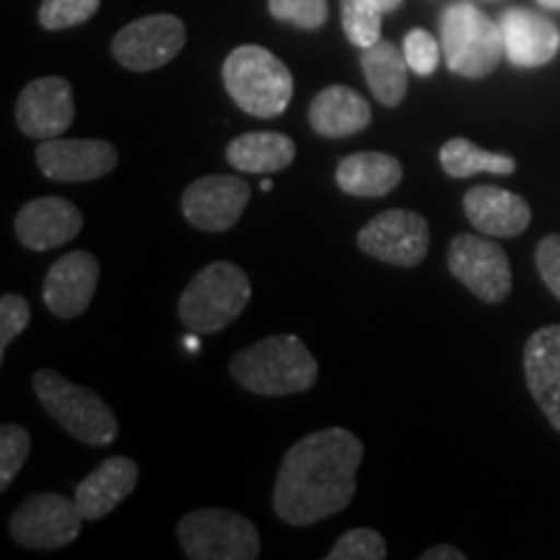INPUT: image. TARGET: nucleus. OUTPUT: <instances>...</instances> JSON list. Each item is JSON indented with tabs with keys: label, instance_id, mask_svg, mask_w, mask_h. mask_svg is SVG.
I'll return each instance as SVG.
<instances>
[{
	"label": "nucleus",
	"instance_id": "1",
	"mask_svg": "<svg viewBox=\"0 0 560 560\" xmlns=\"http://www.w3.org/2000/svg\"><path fill=\"white\" fill-rule=\"evenodd\" d=\"M363 444L346 429H322L304 436L280 462L272 509L285 524L310 527L340 514L355 495Z\"/></svg>",
	"mask_w": 560,
	"mask_h": 560
},
{
	"label": "nucleus",
	"instance_id": "2",
	"mask_svg": "<svg viewBox=\"0 0 560 560\" xmlns=\"http://www.w3.org/2000/svg\"><path fill=\"white\" fill-rule=\"evenodd\" d=\"M229 371L240 387L262 397L299 395L312 389L319 376L317 361L296 335H270L240 350L229 361Z\"/></svg>",
	"mask_w": 560,
	"mask_h": 560
},
{
	"label": "nucleus",
	"instance_id": "3",
	"mask_svg": "<svg viewBox=\"0 0 560 560\" xmlns=\"http://www.w3.org/2000/svg\"><path fill=\"white\" fill-rule=\"evenodd\" d=\"M223 86L240 109L260 120L283 115L293 96V75L260 45H242L223 60Z\"/></svg>",
	"mask_w": 560,
	"mask_h": 560
},
{
	"label": "nucleus",
	"instance_id": "4",
	"mask_svg": "<svg viewBox=\"0 0 560 560\" xmlns=\"http://www.w3.org/2000/svg\"><path fill=\"white\" fill-rule=\"evenodd\" d=\"M439 26L446 66L462 79H486L506 55L501 24L467 0H452L441 11Z\"/></svg>",
	"mask_w": 560,
	"mask_h": 560
},
{
	"label": "nucleus",
	"instance_id": "5",
	"mask_svg": "<svg viewBox=\"0 0 560 560\" xmlns=\"http://www.w3.org/2000/svg\"><path fill=\"white\" fill-rule=\"evenodd\" d=\"M252 299V280L240 265L210 262L179 296V319L198 335L226 330Z\"/></svg>",
	"mask_w": 560,
	"mask_h": 560
},
{
	"label": "nucleus",
	"instance_id": "6",
	"mask_svg": "<svg viewBox=\"0 0 560 560\" xmlns=\"http://www.w3.org/2000/svg\"><path fill=\"white\" fill-rule=\"evenodd\" d=\"M32 387L47 416L58 420L62 429L81 444L109 446L120 436V423H117L115 412L96 392L68 382L52 369L37 371Z\"/></svg>",
	"mask_w": 560,
	"mask_h": 560
},
{
	"label": "nucleus",
	"instance_id": "7",
	"mask_svg": "<svg viewBox=\"0 0 560 560\" xmlns=\"http://www.w3.org/2000/svg\"><path fill=\"white\" fill-rule=\"evenodd\" d=\"M177 540L190 560H255L262 548L255 524L229 509H198L182 516Z\"/></svg>",
	"mask_w": 560,
	"mask_h": 560
},
{
	"label": "nucleus",
	"instance_id": "8",
	"mask_svg": "<svg viewBox=\"0 0 560 560\" xmlns=\"http://www.w3.org/2000/svg\"><path fill=\"white\" fill-rule=\"evenodd\" d=\"M83 514L60 493H37L13 511L9 532L21 548L60 550L81 535Z\"/></svg>",
	"mask_w": 560,
	"mask_h": 560
},
{
	"label": "nucleus",
	"instance_id": "9",
	"mask_svg": "<svg viewBox=\"0 0 560 560\" xmlns=\"http://www.w3.org/2000/svg\"><path fill=\"white\" fill-rule=\"evenodd\" d=\"M429 221L416 210L392 208L359 231V249L395 268H418L429 255Z\"/></svg>",
	"mask_w": 560,
	"mask_h": 560
},
{
	"label": "nucleus",
	"instance_id": "10",
	"mask_svg": "<svg viewBox=\"0 0 560 560\" xmlns=\"http://www.w3.org/2000/svg\"><path fill=\"white\" fill-rule=\"evenodd\" d=\"M185 42L187 30L182 19L172 13H156L122 26L112 39V55L132 73H149L177 58Z\"/></svg>",
	"mask_w": 560,
	"mask_h": 560
},
{
	"label": "nucleus",
	"instance_id": "11",
	"mask_svg": "<svg viewBox=\"0 0 560 560\" xmlns=\"http://www.w3.org/2000/svg\"><path fill=\"white\" fill-rule=\"evenodd\" d=\"M452 276L486 304H501L511 293V262L501 244L475 234H459L446 255Z\"/></svg>",
	"mask_w": 560,
	"mask_h": 560
},
{
	"label": "nucleus",
	"instance_id": "12",
	"mask_svg": "<svg viewBox=\"0 0 560 560\" xmlns=\"http://www.w3.org/2000/svg\"><path fill=\"white\" fill-rule=\"evenodd\" d=\"M252 198L249 185L234 174H208L182 195V213L190 226L210 234L234 229Z\"/></svg>",
	"mask_w": 560,
	"mask_h": 560
},
{
	"label": "nucleus",
	"instance_id": "13",
	"mask_svg": "<svg viewBox=\"0 0 560 560\" xmlns=\"http://www.w3.org/2000/svg\"><path fill=\"white\" fill-rule=\"evenodd\" d=\"M34 156H37V166L42 174L52 182L102 179L107 177V174L117 166V161H120L115 145L96 138L42 140L37 151H34Z\"/></svg>",
	"mask_w": 560,
	"mask_h": 560
},
{
	"label": "nucleus",
	"instance_id": "14",
	"mask_svg": "<svg viewBox=\"0 0 560 560\" xmlns=\"http://www.w3.org/2000/svg\"><path fill=\"white\" fill-rule=\"evenodd\" d=\"M75 120L73 89L60 75L26 83L16 102V125L24 136L50 140L66 132Z\"/></svg>",
	"mask_w": 560,
	"mask_h": 560
},
{
	"label": "nucleus",
	"instance_id": "15",
	"mask_svg": "<svg viewBox=\"0 0 560 560\" xmlns=\"http://www.w3.org/2000/svg\"><path fill=\"white\" fill-rule=\"evenodd\" d=\"M100 285V260L91 252H70L47 270L42 299L55 317L75 319L89 310Z\"/></svg>",
	"mask_w": 560,
	"mask_h": 560
},
{
	"label": "nucleus",
	"instance_id": "16",
	"mask_svg": "<svg viewBox=\"0 0 560 560\" xmlns=\"http://www.w3.org/2000/svg\"><path fill=\"white\" fill-rule=\"evenodd\" d=\"M16 236L26 249L47 252L81 234L83 215L66 198H34L16 213Z\"/></svg>",
	"mask_w": 560,
	"mask_h": 560
},
{
	"label": "nucleus",
	"instance_id": "17",
	"mask_svg": "<svg viewBox=\"0 0 560 560\" xmlns=\"http://www.w3.org/2000/svg\"><path fill=\"white\" fill-rule=\"evenodd\" d=\"M503 50L516 68H540L560 50V30L542 13L527 9H509L501 16Z\"/></svg>",
	"mask_w": 560,
	"mask_h": 560
},
{
	"label": "nucleus",
	"instance_id": "18",
	"mask_svg": "<svg viewBox=\"0 0 560 560\" xmlns=\"http://www.w3.org/2000/svg\"><path fill=\"white\" fill-rule=\"evenodd\" d=\"M524 376L545 418L560 431V325L542 327L527 340Z\"/></svg>",
	"mask_w": 560,
	"mask_h": 560
},
{
	"label": "nucleus",
	"instance_id": "19",
	"mask_svg": "<svg viewBox=\"0 0 560 560\" xmlns=\"http://www.w3.org/2000/svg\"><path fill=\"white\" fill-rule=\"evenodd\" d=\"M138 475V465L130 457H109L100 467H94L86 480L75 486L73 501L83 520L96 522L112 514L136 490Z\"/></svg>",
	"mask_w": 560,
	"mask_h": 560
},
{
	"label": "nucleus",
	"instance_id": "20",
	"mask_svg": "<svg viewBox=\"0 0 560 560\" xmlns=\"http://www.w3.org/2000/svg\"><path fill=\"white\" fill-rule=\"evenodd\" d=\"M467 221L486 236H520L529 226L532 210L516 192L493 185H478L462 200Z\"/></svg>",
	"mask_w": 560,
	"mask_h": 560
},
{
	"label": "nucleus",
	"instance_id": "21",
	"mask_svg": "<svg viewBox=\"0 0 560 560\" xmlns=\"http://www.w3.org/2000/svg\"><path fill=\"white\" fill-rule=\"evenodd\" d=\"M371 107L355 89L327 86L310 104V125L322 138H348L366 130Z\"/></svg>",
	"mask_w": 560,
	"mask_h": 560
},
{
	"label": "nucleus",
	"instance_id": "22",
	"mask_svg": "<svg viewBox=\"0 0 560 560\" xmlns=\"http://www.w3.org/2000/svg\"><path fill=\"white\" fill-rule=\"evenodd\" d=\"M335 179L340 190L353 198H384L402 182V164L389 153H353L340 161Z\"/></svg>",
	"mask_w": 560,
	"mask_h": 560
},
{
	"label": "nucleus",
	"instance_id": "23",
	"mask_svg": "<svg viewBox=\"0 0 560 560\" xmlns=\"http://www.w3.org/2000/svg\"><path fill=\"white\" fill-rule=\"evenodd\" d=\"M296 159V143L283 132H244L226 145V161L240 174H276Z\"/></svg>",
	"mask_w": 560,
	"mask_h": 560
},
{
	"label": "nucleus",
	"instance_id": "24",
	"mask_svg": "<svg viewBox=\"0 0 560 560\" xmlns=\"http://www.w3.org/2000/svg\"><path fill=\"white\" fill-rule=\"evenodd\" d=\"M361 68L374 100L382 107H397L408 94V60L405 52L389 39H380L376 45L361 52Z\"/></svg>",
	"mask_w": 560,
	"mask_h": 560
},
{
	"label": "nucleus",
	"instance_id": "25",
	"mask_svg": "<svg viewBox=\"0 0 560 560\" xmlns=\"http://www.w3.org/2000/svg\"><path fill=\"white\" fill-rule=\"evenodd\" d=\"M441 170L450 174L452 179H467L475 174H514L516 161L509 153H490L482 151L472 140L467 138H452L441 145L439 151Z\"/></svg>",
	"mask_w": 560,
	"mask_h": 560
},
{
	"label": "nucleus",
	"instance_id": "26",
	"mask_svg": "<svg viewBox=\"0 0 560 560\" xmlns=\"http://www.w3.org/2000/svg\"><path fill=\"white\" fill-rule=\"evenodd\" d=\"M342 11V32L353 47L376 45L382 39V19L387 13L376 0H340Z\"/></svg>",
	"mask_w": 560,
	"mask_h": 560
},
{
	"label": "nucleus",
	"instance_id": "27",
	"mask_svg": "<svg viewBox=\"0 0 560 560\" xmlns=\"http://www.w3.org/2000/svg\"><path fill=\"white\" fill-rule=\"evenodd\" d=\"M102 0H42L39 24L47 32H62L70 26L86 24L100 11Z\"/></svg>",
	"mask_w": 560,
	"mask_h": 560
},
{
	"label": "nucleus",
	"instance_id": "28",
	"mask_svg": "<svg viewBox=\"0 0 560 560\" xmlns=\"http://www.w3.org/2000/svg\"><path fill=\"white\" fill-rule=\"evenodd\" d=\"M387 558V542L376 529L359 527L350 529L332 545L327 560H384Z\"/></svg>",
	"mask_w": 560,
	"mask_h": 560
},
{
	"label": "nucleus",
	"instance_id": "29",
	"mask_svg": "<svg viewBox=\"0 0 560 560\" xmlns=\"http://www.w3.org/2000/svg\"><path fill=\"white\" fill-rule=\"evenodd\" d=\"M32 452V436L16 423L0 429V490H5L16 478Z\"/></svg>",
	"mask_w": 560,
	"mask_h": 560
},
{
	"label": "nucleus",
	"instance_id": "30",
	"mask_svg": "<svg viewBox=\"0 0 560 560\" xmlns=\"http://www.w3.org/2000/svg\"><path fill=\"white\" fill-rule=\"evenodd\" d=\"M272 19L299 26V30L314 32L330 16L327 0H268Z\"/></svg>",
	"mask_w": 560,
	"mask_h": 560
},
{
	"label": "nucleus",
	"instance_id": "31",
	"mask_svg": "<svg viewBox=\"0 0 560 560\" xmlns=\"http://www.w3.org/2000/svg\"><path fill=\"white\" fill-rule=\"evenodd\" d=\"M402 52H405V60H408V66L412 73L418 75H433L436 73L439 62H441V45L436 39H433V34H429L425 30H412L408 32V37L402 42Z\"/></svg>",
	"mask_w": 560,
	"mask_h": 560
},
{
	"label": "nucleus",
	"instance_id": "32",
	"mask_svg": "<svg viewBox=\"0 0 560 560\" xmlns=\"http://www.w3.org/2000/svg\"><path fill=\"white\" fill-rule=\"evenodd\" d=\"M30 319V301L21 296V293H5L0 299V359H3L11 342L26 330Z\"/></svg>",
	"mask_w": 560,
	"mask_h": 560
},
{
	"label": "nucleus",
	"instance_id": "33",
	"mask_svg": "<svg viewBox=\"0 0 560 560\" xmlns=\"http://www.w3.org/2000/svg\"><path fill=\"white\" fill-rule=\"evenodd\" d=\"M535 265L540 272L542 283L548 285V291L560 301V236L550 234L537 244L535 249Z\"/></svg>",
	"mask_w": 560,
	"mask_h": 560
},
{
	"label": "nucleus",
	"instance_id": "34",
	"mask_svg": "<svg viewBox=\"0 0 560 560\" xmlns=\"http://www.w3.org/2000/svg\"><path fill=\"white\" fill-rule=\"evenodd\" d=\"M420 558L423 560H465L467 556L462 550L454 548V545H436V548L425 550Z\"/></svg>",
	"mask_w": 560,
	"mask_h": 560
},
{
	"label": "nucleus",
	"instance_id": "35",
	"mask_svg": "<svg viewBox=\"0 0 560 560\" xmlns=\"http://www.w3.org/2000/svg\"><path fill=\"white\" fill-rule=\"evenodd\" d=\"M376 3L382 5V11H384V13H392V11L400 9V5L405 3V0H376Z\"/></svg>",
	"mask_w": 560,
	"mask_h": 560
},
{
	"label": "nucleus",
	"instance_id": "36",
	"mask_svg": "<svg viewBox=\"0 0 560 560\" xmlns=\"http://www.w3.org/2000/svg\"><path fill=\"white\" fill-rule=\"evenodd\" d=\"M537 3L548 11H560V0H537Z\"/></svg>",
	"mask_w": 560,
	"mask_h": 560
},
{
	"label": "nucleus",
	"instance_id": "37",
	"mask_svg": "<svg viewBox=\"0 0 560 560\" xmlns=\"http://www.w3.org/2000/svg\"><path fill=\"white\" fill-rule=\"evenodd\" d=\"M260 187H262V192H270V190H272V179L265 177V179L260 182Z\"/></svg>",
	"mask_w": 560,
	"mask_h": 560
}]
</instances>
